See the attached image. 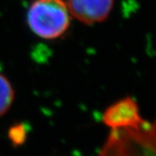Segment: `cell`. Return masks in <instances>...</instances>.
Listing matches in <instances>:
<instances>
[{"label": "cell", "instance_id": "cell-1", "mask_svg": "<svg viewBox=\"0 0 156 156\" xmlns=\"http://www.w3.org/2000/svg\"><path fill=\"white\" fill-rule=\"evenodd\" d=\"M25 21L29 31L37 37L56 40L68 33L73 18L65 0H31Z\"/></svg>", "mask_w": 156, "mask_h": 156}, {"label": "cell", "instance_id": "cell-2", "mask_svg": "<svg viewBox=\"0 0 156 156\" xmlns=\"http://www.w3.org/2000/svg\"><path fill=\"white\" fill-rule=\"evenodd\" d=\"M154 126L146 121L128 128L111 130L101 156H154Z\"/></svg>", "mask_w": 156, "mask_h": 156}, {"label": "cell", "instance_id": "cell-3", "mask_svg": "<svg viewBox=\"0 0 156 156\" xmlns=\"http://www.w3.org/2000/svg\"><path fill=\"white\" fill-rule=\"evenodd\" d=\"M73 20L85 25H95L108 20L116 0H65Z\"/></svg>", "mask_w": 156, "mask_h": 156}, {"label": "cell", "instance_id": "cell-4", "mask_svg": "<svg viewBox=\"0 0 156 156\" xmlns=\"http://www.w3.org/2000/svg\"><path fill=\"white\" fill-rule=\"evenodd\" d=\"M143 121L136 102L131 97H125L112 104L103 115L104 123L111 130L135 127Z\"/></svg>", "mask_w": 156, "mask_h": 156}, {"label": "cell", "instance_id": "cell-5", "mask_svg": "<svg viewBox=\"0 0 156 156\" xmlns=\"http://www.w3.org/2000/svg\"><path fill=\"white\" fill-rule=\"evenodd\" d=\"M14 100V90L9 79L0 73V116L10 109Z\"/></svg>", "mask_w": 156, "mask_h": 156}]
</instances>
